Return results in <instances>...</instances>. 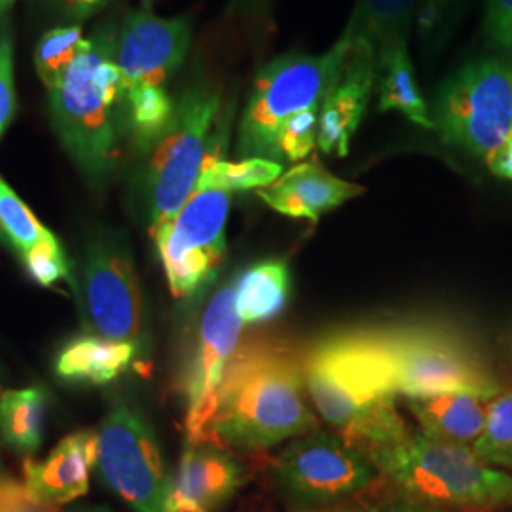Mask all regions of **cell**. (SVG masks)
Wrapping results in <instances>:
<instances>
[{
  "instance_id": "obj_26",
  "label": "cell",
  "mask_w": 512,
  "mask_h": 512,
  "mask_svg": "<svg viewBox=\"0 0 512 512\" xmlns=\"http://www.w3.org/2000/svg\"><path fill=\"white\" fill-rule=\"evenodd\" d=\"M84 42L86 38L82 37L80 23L55 27L40 37L35 48V67L48 92L54 90L71 69L84 48Z\"/></svg>"
},
{
  "instance_id": "obj_34",
  "label": "cell",
  "mask_w": 512,
  "mask_h": 512,
  "mask_svg": "<svg viewBox=\"0 0 512 512\" xmlns=\"http://www.w3.org/2000/svg\"><path fill=\"white\" fill-rule=\"evenodd\" d=\"M44 4L52 6L55 12L73 21L90 18L95 12L103 10L110 0H42Z\"/></svg>"
},
{
  "instance_id": "obj_36",
  "label": "cell",
  "mask_w": 512,
  "mask_h": 512,
  "mask_svg": "<svg viewBox=\"0 0 512 512\" xmlns=\"http://www.w3.org/2000/svg\"><path fill=\"white\" fill-rule=\"evenodd\" d=\"M486 164L497 177L512 181V137L495 150L494 154L486 160Z\"/></svg>"
},
{
  "instance_id": "obj_42",
  "label": "cell",
  "mask_w": 512,
  "mask_h": 512,
  "mask_svg": "<svg viewBox=\"0 0 512 512\" xmlns=\"http://www.w3.org/2000/svg\"><path fill=\"white\" fill-rule=\"evenodd\" d=\"M145 4H147V6H150V0H145Z\"/></svg>"
},
{
  "instance_id": "obj_25",
  "label": "cell",
  "mask_w": 512,
  "mask_h": 512,
  "mask_svg": "<svg viewBox=\"0 0 512 512\" xmlns=\"http://www.w3.org/2000/svg\"><path fill=\"white\" fill-rule=\"evenodd\" d=\"M283 175V165L266 158H243L226 162L220 158L209 160L203 167L198 188H215L228 194L243 190H260L275 183Z\"/></svg>"
},
{
  "instance_id": "obj_24",
  "label": "cell",
  "mask_w": 512,
  "mask_h": 512,
  "mask_svg": "<svg viewBox=\"0 0 512 512\" xmlns=\"http://www.w3.org/2000/svg\"><path fill=\"white\" fill-rule=\"evenodd\" d=\"M46 393L37 387L0 391V435L21 454H35L42 444Z\"/></svg>"
},
{
  "instance_id": "obj_41",
  "label": "cell",
  "mask_w": 512,
  "mask_h": 512,
  "mask_svg": "<svg viewBox=\"0 0 512 512\" xmlns=\"http://www.w3.org/2000/svg\"><path fill=\"white\" fill-rule=\"evenodd\" d=\"M302 512H351V511H302ZM366 512H374V509H372V511H366Z\"/></svg>"
},
{
  "instance_id": "obj_20",
  "label": "cell",
  "mask_w": 512,
  "mask_h": 512,
  "mask_svg": "<svg viewBox=\"0 0 512 512\" xmlns=\"http://www.w3.org/2000/svg\"><path fill=\"white\" fill-rule=\"evenodd\" d=\"M418 0H359L342 40L349 52L378 61L408 44Z\"/></svg>"
},
{
  "instance_id": "obj_27",
  "label": "cell",
  "mask_w": 512,
  "mask_h": 512,
  "mask_svg": "<svg viewBox=\"0 0 512 512\" xmlns=\"http://www.w3.org/2000/svg\"><path fill=\"white\" fill-rule=\"evenodd\" d=\"M471 448L488 465L512 473V389L492 399L484 431Z\"/></svg>"
},
{
  "instance_id": "obj_5",
  "label": "cell",
  "mask_w": 512,
  "mask_h": 512,
  "mask_svg": "<svg viewBox=\"0 0 512 512\" xmlns=\"http://www.w3.org/2000/svg\"><path fill=\"white\" fill-rule=\"evenodd\" d=\"M355 334L397 397L499 395L492 370L454 334L431 327L365 329Z\"/></svg>"
},
{
  "instance_id": "obj_18",
  "label": "cell",
  "mask_w": 512,
  "mask_h": 512,
  "mask_svg": "<svg viewBox=\"0 0 512 512\" xmlns=\"http://www.w3.org/2000/svg\"><path fill=\"white\" fill-rule=\"evenodd\" d=\"M363 186L332 175L317 162H304L285 171L275 183L260 188L258 198L275 213L313 224L332 209L361 196Z\"/></svg>"
},
{
  "instance_id": "obj_11",
  "label": "cell",
  "mask_w": 512,
  "mask_h": 512,
  "mask_svg": "<svg viewBox=\"0 0 512 512\" xmlns=\"http://www.w3.org/2000/svg\"><path fill=\"white\" fill-rule=\"evenodd\" d=\"M241 329L234 283H230L209 300L203 311L194 348L184 368V429L188 444H202L220 384L238 353Z\"/></svg>"
},
{
  "instance_id": "obj_15",
  "label": "cell",
  "mask_w": 512,
  "mask_h": 512,
  "mask_svg": "<svg viewBox=\"0 0 512 512\" xmlns=\"http://www.w3.org/2000/svg\"><path fill=\"white\" fill-rule=\"evenodd\" d=\"M245 482V469L228 450L186 444L171 475L169 512H217Z\"/></svg>"
},
{
  "instance_id": "obj_7",
  "label": "cell",
  "mask_w": 512,
  "mask_h": 512,
  "mask_svg": "<svg viewBox=\"0 0 512 512\" xmlns=\"http://www.w3.org/2000/svg\"><path fill=\"white\" fill-rule=\"evenodd\" d=\"M346 57L348 44L340 38L323 55L279 57L256 74L239 124V156L274 160L279 131L311 110H321Z\"/></svg>"
},
{
  "instance_id": "obj_2",
  "label": "cell",
  "mask_w": 512,
  "mask_h": 512,
  "mask_svg": "<svg viewBox=\"0 0 512 512\" xmlns=\"http://www.w3.org/2000/svg\"><path fill=\"white\" fill-rule=\"evenodd\" d=\"M302 372L321 418L365 458L410 437L412 431L397 412V395L355 330L317 342L304 355Z\"/></svg>"
},
{
  "instance_id": "obj_8",
  "label": "cell",
  "mask_w": 512,
  "mask_h": 512,
  "mask_svg": "<svg viewBox=\"0 0 512 512\" xmlns=\"http://www.w3.org/2000/svg\"><path fill=\"white\" fill-rule=\"evenodd\" d=\"M431 120L444 143L488 160L512 137V63L463 65L440 86Z\"/></svg>"
},
{
  "instance_id": "obj_22",
  "label": "cell",
  "mask_w": 512,
  "mask_h": 512,
  "mask_svg": "<svg viewBox=\"0 0 512 512\" xmlns=\"http://www.w3.org/2000/svg\"><path fill=\"white\" fill-rule=\"evenodd\" d=\"M236 310L243 325L266 323L287 306L291 272L285 260H264L247 268L234 281Z\"/></svg>"
},
{
  "instance_id": "obj_35",
  "label": "cell",
  "mask_w": 512,
  "mask_h": 512,
  "mask_svg": "<svg viewBox=\"0 0 512 512\" xmlns=\"http://www.w3.org/2000/svg\"><path fill=\"white\" fill-rule=\"evenodd\" d=\"M374 512H456L454 509H448V507H440V505H433V503H427V501H421V499H414V497H408L403 495L401 499L385 505L382 509H374Z\"/></svg>"
},
{
  "instance_id": "obj_32",
  "label": "cell",
  "mask_w": 512,
  "mask_h": 512,
  "mask_svg": "<svg viewBox=\"0 0 512 512\" xmlns=\"http://www.w3.org/2000/svg\"><path fill=\"white\" fill-rule=\"evenodd\" d=\"M486 33L495 48L512 55V0H488Z\"/></svg>"
},
{
  "instance_id": "obj_17",
  "label": "cell",
  "mask_w": 512,
  "mask_h": 512,
  "mask_svg": "<svg viewBox=\"0 0 512 512\" xmlns=\"http://www.w3.org/2000/svg\"><path fill=\"white\" fill-rule=\"evenodd\" d=\"M376 78V61L348 50L344 69L327 93L319 114L317 147L325 154H348L351 137L365 118Z\"/></svg>"
},
{
  "instance_id": "obj_39",
  "label": "cell",
  "mask_w": 512,
  "mask_h": 512,
  "mask_svg": "<svg viewBox=\"0 0 512 512\" xmlns=\"http://www.w3.org/2000/svg\"><path fill=\"white\" fill-rule=\"evenodd\" d=\"M241 2H243V4H258L260 0H241Z\"/></svg>"
},
{
  "instance_id": "obj_21",
  "label": "cell",
  "mask_w": 512,
  "mask_h": 512,
  "mask_svg": "<svg viewBox=\"0 0 512 512\" xmlns=\"http://www.w3.org/2000/svg\"><path fill=\"white\" fill-rule=\"evenodd\" d=\"M137 357V342L109 340L97 334L74 338L55 361V372L67 382L105 385L124 374Z\"/></svg>"
},
{
  "instance_id": "obj_12",
  "label": "cell",
  "mask_w": 512,
  "mask_h": 512,
  "mask_svg": "<svg viewBox=\"0 0 512 512\" xmlns=\"http://www.w3.org/2000/svg\"><path fill=\"white\" fill-rule=\"evenodd\" d=\"M274 471L287 494L311 503L359 494L378 476L376 467L361 452L325 431L294 439L275 458Z\"/></svg>"
},
{
  "instance_id": "obj_37",
  "label": "cell",
  "mask_w": 512,
  "mask_h": 512,
  "mask_svg": "<svg viewBox=\"0 0 512 512\" xmlns=\"http://www.w3.org/2000/svg\"><path fill=\"white\" fill-rule=\"evenodd\" d=\"M18 0H0V25H2V21L4 19L10 18V8L16 4Z\"/></svg>"
},
{
  "instance_id": "obj_10",
  "label": "cell",
  "mask_w": 512,
  "mask_h": 512,
  "mask_svg": "<svg viewBox=\"0 0 512 512\" xmlns=\"http://www.w3.org/2000/svg\"><path fill=\"white\" fill-rule=\"evenodd\" d=\"M97 469L114 494L135 512H169L171 475L147 421L116 401L97 431Z\"/></svg>"
},
{
  "instance_id": "obj_31",
  "label": "cell",
  "mask_w": 512,
  "mask_h": 512,
  "mask_svg": "<svg viewBox=\"0 0 512 512\" xmlns=\"http://www.w3.org/2000/svg\"><path fill=\"white\" fill-rule=\"evenodd\" d=\"M16 116L14 29L10 18L0 25V139Z\"/></svg>"
},
{
  "instance_id": "obj_9",
  "label": "cell",
  "mask_w": 512,
  "mask_h": 512,
  "mask_svg": "<svg viewBox=\"0 0 512 512\" xmlns=\"http://www.w3.org/2000/svg\"><path fill=\"white\" fill-rule=\"evenodd\" d=\"M232 194L196 188L181 211L152 232L169 289L192 298L209 287L226 256V222Z\"/></svg>"
},
{
  "instance_id": "obj_40",
  "label": "cell",
  "mask_w": 512,
  "mask_h": 512,
  "mask_svg": "<svg viewBox=\"0 0 512 512\" xmlns=\"http://www.w3.org/2000/svg\"><path fill=\"white\" fill-rule=\"evenodd\" d=\"M0 243H4V245H8V241L4 238V234H2V230H0Z\"/></svg>"
},
{
  "instance_id": "obj_38",
  "label": "cell",
  "mask_w": 512,
  "mask_h": 512,
  "mask_svg": "<svg viewBox=\"0 0 512 512\" xmlns=\"http://www.w3.org/2000/svg\"><path fill=\"white\" fill-rule=\"evenodd\" d=\"M69 512H112L109 509H103V507H74Z\"/></svg>"
},
{
  "instance_id": "obj_14",
  "label": "cell",
  "mask_w": 512,
  "mask_h": 512,
  "mask_svg": "<svg viewBox=\"0 0 512 512\" xmlns=\"http://www.w3.org/2000/svg\"><path fill=\"white\" fill-rule=\"evenodd\" d=\"M192 40L188 18H158L150 12H131L118 31L116 63L122 76V95L137 90H162L183 65Z\"/></svg>"
},
{
  "instance_id": "obj_6",
  "label": "cell",
  "mask_w": 512,
  "mask_h": 512,
  "mask_svg": "<svg viewBox=\"0 0 512 512\" xmlns=\"http://www.w3.org/2000/svg\"><path fill=\"white\" fill-rule=\"evenodd\" d=\"M219 92L196 84L175 101V114L162 137L148 150L145 169L150 234L173 219L196 192L203 167L217 158Z\"/></svg>"
},
{
  "instance_id": "obj_28",
  "label": "cell",
  "mask_w": 512,
  "mask_h": 512,
  "mask_svg": "<svg viewBox=\"0 0 512 512\" xmlns=\"http://www.w3.org/2000/svg\"><path fill=\"white\" fill-rule=\"evenodd\" d=\"M0 230L8 245H12L19 256L27 255L40 243L54 238L44 228L33 211L23 203L18 194L0 177Z\"/></svg>"
},
{
  "instance_id": "obj_23",
  "label": "cell",
  "mask_w": 512,
  "mask_h": 512,
  "mask_svg": "<svg viewBox=\"0 0 512 512\" xmlns=\"http://www.w3.org/2000/svg\"><path fill=\"white\" fill-rule=\"evenodd\" d=\"M380 110H397L421 128H435L425 99L421 97L408 44L389 50L378 61Z\"/></svg>"
},
{
  "instance_id": "obj_30",
  "label": "cell",
  "mask_w": 512,
  "mask_h": 512,
  "mask_svg": "<svg viewBox=\"0 0 512 512\" xmlns=\"http://www.w3.org/2000/svg\"><path fill=\"white\" fill-rule=\"evenodd\" d=\"M29 275L42 287H52L55 283L69 279V262L63 253L59 239L50 238L21 256Z\"/></svg>"
},
{
  "instance_id": "obj_4",
  "label": "cell",
  "mask_w": 512,
  "mask_h": 512,
  "mask_svg": "<svg viewBox=\"0 0 512 512\" xmlns=\"http://www.w3.org/2000/svg\"><path fill=\"white\" fill-rule=\"evenodd\" d=\"M378 475L403 495L448 509L512 507V475L478 458L471 446L410 433L403 442L368 454Z\"/></svg>"
},
{
  "instance_id": "obj_33",
  "label": "cell",
  "mask_w": 512,
  "mask_h": 512,
  "mask_svg": "<svg viewBox=\"0 0 512 512\" xmlns=\"http://www.w3.org/2000/svg\"><path fill=\"white\" fill-rule=\"evenodd\" d=\"M0 512H59V507L40 503L23 482L0 476Z\"/></svg>"
},
{
  "instance_id": "obj_29",
  "label": "cell",
  "mask_w": 512,
  "mask_h": 512,
  "mask_svg": "<svg viewBox=\"0 0 512 512\" xmlns=\"http://www.w3.org/2000/svg\"><path fill=\"white\" fill-rule=\"evenodd\" d=\"M461 0H418V31L425 50H435L452 31Z\"/></svg>"
},
{
  "instance_id": "obj_19",
  "label": "cell",
  "mask_w": 512,
  "mask_h": 512,
  "mask_svg": "<svg viewBox=\"0 0 512 512\" xmlns=\"http://www.w3.org/2000/svg\"><path fill=\"white\" fill-rule=\"evenodd\" d=\"M492 399L475 393H448L406 399V404L423 435L440 442L473 446L484 431Z\"/></svg>"
},
{
  "instance_id": "obj_16",
  "label": "cell",
  "mask_w": 512,
  "mask_h": 512,
  "mask_svg": "<svg viewBox=\"0 0 512 512\" xmlns=\"http://www.w3.org/2000/svg\"><path fill=\"white\" fill-rule=\"evenodd\" d=\"M97 465V433L78 431L61 440L44 461H23V484L40 503L63 507L90 490Z\"/></svg>"
},
{
  "instance_id": "obj_3",
  "label": "cell",
  "mask_w": 512,
  "mask_h": 512,
  "mask_svg": "<svg viewBox=\"0 0 512 512\" xmlns=\"http://www.w3.org/2000/svg\"><path fill=\"white\" fill-rule=\"evenodd\" d=\"M118 31L99 27L86 38L63 80L50 90V114L59 141L93 184L105 183L118 160L122 76L116 63Z\"/></svg>"
},
{
  "instance_id": "obj_13",
  "label": "cell",
  "mask_w": 512,
  "mask_h": 512,
  "mask_svg": "<svg viewBox=\"0 0 512 512\" xmlns=\"http://www.w3.org/2000/svg\"><path fill=\"white\" fill-rule=\"evenodd\" d=\"M84 306L97 336L135 342L143 330V293L129 249L118 239H93L84 264Z\"/></svg>"
},
{
  "instance_id": "obj_1",
  "label": "cell",
  "mask_w": 512,
  "mask_h": 512,
  "mask_svg": "<svg viewBox=\"0 0 512 512\" xmlns=\"http://www.w3.org/2000/svg\"><path fill=\"white\" fill-rule=\"evenodd\" d=\"M304 389L302 361L291 351L266 344L238 349L220 384L202 444L266 452L319 431Z\"/></svg>"
}]
</instances>
